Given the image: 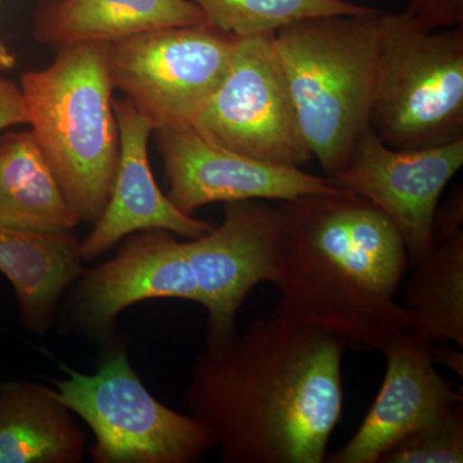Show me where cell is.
<instances>
[{"label":"cell","mask_w":463,"mask_h":463,"mask_svg":"<svg viewBox=\"0 0 463 463\" xmlns=\"http://www.w3.org/2000/svg\"><path fill=\"white\" fill-rule=\"evenodd\" d=\"M345 346L270 316L206 346L190 373L188 411L223 463H321L343 412Z\"/></svg>","instance_id":"6da1fadb"},{"label":"cell","mask_w":463,"mask_h":463,"mask_svg":"<svg viewBox=\"0 0 463 463\" xmlns=\"http://www.w3.org/2000/svg\"><path fill=\"white\" fill-rule=\"evenodd\" d=\"M277 209L273 316L358 352H383L411 330L410 313L395 300L410 258L388 216L343 190L304 194Z\"/></svg>","instance_id":"7a4b0ae2"},{"label":"cell","mask_w":463,"mask_h":463,"mask_svg":"<svg viewBox=\"0 0 463 463\" xmlns=\"http://www.w3.org/2000/svg\"><path fill=\"white\" fill-rule=\"evenodd\" d=\"M21 76L27 125L80 223L94 224L114 187L120 134L106 44L62 48Z\"/></svg>","instance_id":"3957f363"},{"label":"cell","mask_w":463,"mask_h":463,"mask_svg":"<svg viewBox=\"0 0 463 463\" xmlns=\"http://www.w3.org/2000/svg\"><path fill=\"white\" fill-rule=\"evenodd\" d=\"M381 11L298 21L274 33L298 123L326 178L345 169L370 127Z\"/></svg>","instance_id":"277c9868"},{"label":"cell","mask_w":463,"mask_h":463,"mask_svg":"<svg viewBox=\"0 0 463 463\" xmlns=\"http://www.w3.org/2000/svg\"><path fill=\"white\" fill-rule=\"evenodd\" d=\"M370 127L388 147L463 139V25L428 30L404 12H381Z\"/></svg>","instance_id":"5b68a950"},{"label":"cell","mask_w":463,"mask_h":463,"mask_svg":"<svg viewBox=\"0 0 463 463\" xmlns=\"http://www.w3.org/2000/svg\"><path fill=\"white\" fill-rule=\"evenodd\" d=\"M58 399L93 432L94 463H196L216 448L191 414L158 402L134 371L127 347H108L94 373L61 364Z\"/></svg>","instance_id":"8992f818"},{"label":"cell","mask_w":463,"mask_h":463,"mask_svg":"<svg viewBox=\"0 0 463 463\" xmlns=\"http://www.w3.org/2000/svg\"><path fill=\"white\" fill-rule=\"evenodd\" d=\"M237 41L209 23L138 33L106 44L109 80L154 130L187 129L224 80Z\"/></svg>","instance_id":"52a82bcc"},{"label":"cell","mask_w":463,"mask_h":463,"mask_svg":"<svg viewBox=\"0 0 463 463\" xmlns=\"http://www.w3.org/2000/svg\"><path fill=\"white\" fill-rule=\"evenodd\" d=\"M274 33L239 38L224 80L192 128L228 151L301 169L313 155L301 132Z\"/></svg>","instance_id":"ba28073f"},{"label":"cell","mask_w":463,"mask_h":463,"mask_svg":"<svg viewBox=\"0 0 463 463\" xmlns=\"http://www.w3.org/2000/svg\"><path fill=\"white\" fill-rule=\"evenodd\" d=\"M463 165V139L422 149L388 147L365 128L345 169L328 178L364 197L401 233L410 265L432 248V223L441 194Z\"/></svg>","instance_id":"9c48e42d"},{"label":"cell","mask_w":463,"mask_h":463,"mask_svg":"<svg viewBox=\"0 0 463 463\" xmlns=\"http://www.w3.org/2000/svg\"><path fill=\"white\" fill-rule=\"evenodd\" d=\"M279 209L264 200L224 203V219L203 236L185 241L206 309V346L237 332V316L259 283L276 281Z\"/></svg>","instance_id":"30bf717a"},{"label":"cell","mask_w":463,"mask_h":463,"mask_svg":"<svg viewBox=\"0 0 463 463\" xmlns=\"http://www.w3.org/2000/svg\"><path fill=\"white\" fill-rule=\"evenodd\" d=\"M152 298L200 304L184 242L165 230L129 234L114 258L81 272L71 292L70 319L85 336L106 341L125 309Z\"/></svg>","instance_id":"8fae6325"},{"label":"cell","mask_w":463,"mask_h":463,"mask_svg":"<svg viewBox=\"0 0 463 463\" xmlns=\"http://www.w3.org/2000/svg\"><path fill=\"white\" fill-rule=\"evenodd\" d=\"M170 201L185 214L215 203L288 201L340 191L326 176L252 160L206 141L194 128L154 130Z\"/></svg>","instance_id":"7c38bea8"},{"label":"cell","mask_w":463,"mask_h":463,"mask_svg":"<svg viewBox=\"0 0 463 463\" xmlns=\"http://www.w3.org/2000/svg\"><path fill=\"white\" fill-rule=\"evenodd\" d=\"M383 353L386 371L379 395L346 446L326 461L377 463L399 440L463 402L462 389L456 390L435 368L431 344L411 330Z\"/></svg>","instance_id":"4fadbf2b"},{"label":"cell","mask_w":463,"mask_h":463,"mask_svg":"<svg viewBox=\"0 0 463 463\" xmlns=\"http://www.w3.org/2000/svg\"><path fill=\"white\" fill-rule=\"evenodd\" d=\"M120 155L111 196L93 230L81 241L85 263L99 258L136 232L165 230L185 239H197L214 228L209 222L185 214L158 187L148 158L151 123L129 99L112 100Z\"/></svg>","instance_id":"5bb4252c"},{"label":"cell","mask_w":463,"mask_h":463,"mask_svg":"<svg viewBox=\"0 0 463 463\" xmlns=\"http://www.w3.org/2000/svg\"><path fill=\"white\" fill-rule=\"evenodd\" d=\"M206 23L203 12L190 0H39L33 14V35L58 51Z\"/></svg>","instance_id":"9a60e30c"},{"label":"cell","mask_w":463,"mask_h":463,"mask_svg":"<svg viewBox=\"0 0 463 463\" xmlns=\"http://www.w3.org/2000/svg\"><path fill=\"white\" fill-rule=\"evenodd\" d=\"M81 241L72 232L50 233L0 225V273L7 277L27 331L44 335L63 292L83 272Z\"/></svg>","instance_id":"2e32d148"},{"label":"cell","mask_w":463,"mask_h":463,"mask_svg":"<svg viewBox=\"0 0 463 463\" xmlns=\"http://www.w3.org/2000/svg\"><path fill=\"white\" fill-rule=\"evenodd\" d=\"M56 390L0 381V463H79L88 435Z\"/></svg>","instance_id":"e0dca14e"},{"label":"cell","mask_w":463,"mask_h":463,"mask_svg":"<svg viewBox=\"0 0 463 463\" xmlns=\"http://www.w3.org/2000/svg\"><path fill=\"white\" fill-rule=\"evenodd\" d=\"M79 224L32 130L0 132V225L62 233Z\"/></svg>","instance_id":"ac0fdd59"},{"label":"cell","mask_w":463,"mask_h":463,"mask_svg":"<svg viewBox=\"0 0 463 463\" xmlns=\"http://www.w3.org/2000/svg\"><path fill=\"white\" fill-rule=\"evenodd\" d=\"M403 307L413 332L431 345L463 346V231L435 243L411 264Z\"/></svg>","instance_id":"d6986e66"},{"label":"cell","mask_w":463,"mask_h":463,"mask_svg":"<svg viewBox=\"0 0 463 463\" xmlns=\"http://www.w3.org/2000/svg\"><path fill=\"white\" fill-rule=\"evenodd\" d=\"M207 23L237 38L276 33L298 21L339 14H368L374 8L345 0H190Z\"/></svg>","instance_id":"ffe728a7"},{"label":"cell","mask_w":463,"mask_h":463,"mask_svg":"<svg viewBox=\"0 0 463 463\" xmlns=\"http://www.w3.org/2000/svg\"><path fill=\"white\" fill-rule=\"evenodd\" d=\"M463 402L417 429L383 453L377 463H462Z\"/></svg>","instance_id":"44dd1931"},{"label":"cell","mask_w":463,"mask_h":463,"mask_svg":"<svg viewBox=\"0 0 463 463\" xmlns=\"http://www.w3.org/2000/svg\"><path fill=\"white\" fill-rule=\"evenodd\" d=\"M407 12L428 32L463 25V0H411Z\"/></svg>","instance_id":"7402d4cb"},{"label":"cell","mask_w":463,"mask_h":463,"mask_svg":"<svg viewBox=\"0 0 463 463\" xmlns=\"http://www.w3.org/2000/svg\"><path fill=\"white\" fill-rule=\"evenodd\" d=\"M463 231V191L461 185L450 194L443 206H438L432 223V246Z\"/></svg>","instance_id":"603a6c76"},{"label":"cell","mask_w":463,"mask_h":463,"mask_svg":"<svg viewBox=\"0 0 463 463\" xmlns=\"http://www.w3.org/2000/svg\"><path fill=\"white\" fill-rule=\"evenodd\" d=\"M27 111L20 87L0 79V132L14 127L27 125Z\"/></svg>","instance_id":"cb8c5ba5"},{"label":"cell","mask_w":463,"mask_h":463,"mask_svg":"<svg viewBox=\"0 0 463 463\" xmlns=\"http://www.w3.org/2000/svg\"><path fill=\"white\" fill-rule=\"evenodd\" d=\"M431 356L434 364H440L455 371L458 376H463V353L457 352L449 346L431 345Z\"/></svg>","instance_id":"d4e9b609"},{"label":"cell","mask_w":463,"mask_h":463,"mask_svg":"<svg viewBox=\"0 0 463 463\" xmlns=\"http://www.w3.org/2000/svg\"><path fill=\"white\" fill-rule=\"evenodd\" d=\"M16 66V57L8 50L7 45L0 41V70H11Z\"/></svg>","instance_id":"484cf974"},{"label":"cell","mask_w":463,"mask_h":463,"mask_svg":"<svg viewBox=\"0 0 463 463\" xmlns=\"http://www.w3.org/2000/svg\"><path fill=\"white\" fill-rule=\"evenodd\" d=\"M0 2H2V0H0Z\"/></svg>","instance_id":"4316f807"}]
</instances>
